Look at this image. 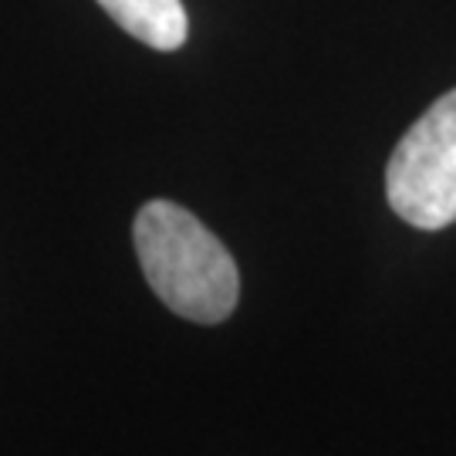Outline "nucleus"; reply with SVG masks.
<instances>
[{
	"instance_id": "nucleus-1",
	"label": "nucleus",
	"mask_w": 456,
	"mask_h": 456,
	"mask_svg": "<svg viewBox=\"0 0 456 456\" xmlns=\"http://www.w3.org/2000/svg\"><path fill=\"white\" fill-rule=\"evenodd\" d=\"M149 288L169 311L196 325H220L240 297V271L230 250L173 200H149L132 224Z\"/></svg>"
},
{
	"instance_id": "nucleus-2",
	"label": "nucleus",
	"mask_w": 456,
	"mask_h": 456,
	"mask_svg": "<svg viewBox=\"0 0 456 456\" xmlns=\"http://www.w3.org/2000/svg\"><path fill=\"white\" fill-rule=\"evenodd\" d=\"M386 196L409 227L456 224V88L436 98L392 149Z\"/></svg>"
},
{
	"instance_id": "nucleus-3",
	"label": "nucleus",
	"mask_w": 456,
	"mask_h": 456,
	"mask_svg": "<svg viewBox=\"0 0 456 456\" xmlns=\"http://www.w3.org/2000/svg\"><path fill=\"white\" fill-rule=\"evenodd\" d=\"M98 7L122 31L156 51H176L190 37L183 0H98Z\"/></svg>"
}]
</instances>
